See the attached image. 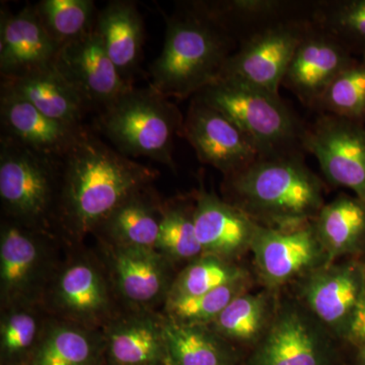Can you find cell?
<instances>
[{
	"instance_id": "1",
	"label": "cell",
	"mask_w": 365,
	"mask_h": 365,
	"mask_svg": "<svg viewBox=\"0 0 365 365\" xmlns=\"http://www.w3.org/2000/svg\"><path fill=\"white\" fill-rule=\"evenodd\" d=\"M60 163L55 230L68 246L83 245L120 204L160 175L103 143L86 126Z\"/></svg>"
},
{
	"instance_id": "2",
	"label": "cell",
	"mask_w": 365,
	"mask_h": 365,
	"mask_svg": "<svg viewBox=\"0 0 365 365\" xmlns=\"http://www.w3.org/2000/svg\"><path fill=\"white\" fill-rule=\"evenodd\" d=\"M223 198L262 227L292 228L314 222L325 205V185L304 153L259 158L225 176Z\"/></svg>"
},
{
	"instance_id": "3",
	"label": "cell",
	"mask_w": 365,
	"mask_h": 365,
	"mask_svg": "<svg viewBox=\"0 0 365 365\" xmlns=\"http://www.w3.org/2000/svg\"><path fill=\"white\" fill-rule=\"evenodd\" d=\"M165 21V43L151 64L150 86L170 100L194 97L220 78L239 44L199 1L178 4Z\"/></svg>"
},
{
	"instance_id": "4",
	"label": "cell",
	"mask_w": 365,
	"mask_h": 365,
	"mask_svg": "<svg viewBox=\"0 0 365 365\" xmlns=\"http://www.w3.org/2000/svg\"><path fill=\"white\" fill-rule=\"evenodd\" d=\"M182 123L179 108L150 86H132L96 120L98 130L125 157L148 158L175 173L174 141Z\"/></svg>"
},
{
	"instance_id": "5",
	"label": "cell",
	"mask_w": 365,
	"mask_h": 365,
	"mask_svg": "<svg viewBox=\"0 0 365 365\" xmlns=\"http://www.w3.org/2000/svg\"><path fill=\"white\" fill-rule=\"evenodd\" d=\"M196 97L237 124L252 139L261 158L304 153L306 124L280 95L237 79L220 78Z\"/></svg>"
},
{
	"instance_id": "6",
	"label": "cell",
	"mask_w": 365,
	"mask_h": 365,
	"mask_svg": "<svg viewBox=\"0 0 365 365\" xmlns=\"http://www.w3.org/2000/svg\"><path fill=\"white\" fill-rule=\"evenodd\" d=\"M60 158L40 155L6 137L0 139L2 218L21 227L56 234Z\"/></svg>"
},
{
	"instance_id": "7",
	"label": "cell",
	"mask_w": 365,
	"mask_h": 365,
	"mask_svg": "<svg viewBox=\"0 0 365 365\" xmlns=\"http://www.w3.org/2000/svg\"><path fill=\"white\" fill-rule=\"evenodd\" d=\"M48 287L42 306L53 318L104 330L123 307L100 254L69 246Z\"/></svg>"
},
{
	"instance_id": "8",
	"label": "cell",
	"mask_w": 365,
	"mask_h": 365,
	"mask_svg": "<svg viewBox=\"0 0 365 365\" xmlns=\"http://www.w3.org/2000/svg\"><path fill=\"white\" fill-rule=\"evenodd\" d=\"M54 234L2 220L0 230V300L1 309L42 304L59 267V244Z\"/></svg>"
},
{
	"instance_id": "9",
	"label": "cell",
	"mask_w": 365,
	"mask_h": 365,
	"mask_svg": "<svg viewBox=\"0 0 365 365\" xmlns=\"http://www.w3.org/2000/svg\"><path fill=\"white\" fill-rule=\"evenodd\" d=\"M334 339L299 300L278 302L272 323L247 365H334Z\"/></svg>"
},
{
	"instance_id": "10",
	"label": "cell",
	"mask_w": 365,
	"mask_h": 365,
	"mask_svg": "<svg viewBox=\"0 0 365 365\" xmlns=\"http://www.w3.org/2000/svg\"><path fill=\"white\" fill-rule=\"evenodd\" d=\"M295 284L300 304L335 339L344 341L365 287L364 259L325 264Z\"/></svg>"
},
{
	"instance_id": "11",
	"label": "cell",
	"mask_w": 365,
	"mask_h": 365,
	"mask_svg": "<svg viewBox=\"0 0 365 365\" xmlns=\"http://www.w3.org/2000/svg\"><path fill=\"white\" fill-rule=\"evenodd\" d=\"M98 242L120 304L124 309L157 311L165 306L177 266L155 249L125 248Z\"/></svg>"
},
{
	"instance_id": "12",
	"label": "cell",
	"mask_w": 365,
	"mask_h": 365,
	"mask_svg": "<svg viewBox=\"0 0 365 365\" xmlns=\"http://www.w3.org/2000/svg\"><path fill=\"white\" fill-rule=\"evenodd\" d=\"M302 148L316 157L327 181L365 201V125L319 114L306 124Z\"/></svg>"
},
{
	"instance_id": "13",
	"label": "cell",
	"mask_w": 365,
	"mask_h": 365,
	"mask_svg": "<svg viewBox=\"0 0 365 365\" xmlns=\"http://www.w3.org/2000/svg\"><path fill=\"white\" fill-rule=\"evenodd\" d=\"M251 253L264 289L274 294L328 264L313 222L292 228L261 225Z\"/></svg>"
},
{
	"instance_id": "14",
	"label": "cell",
	"mask_w": 365,
	"mask_h": 365,
	"mask_svg": "<svg viewBox=\"0 0 365 365\" xmlns=\"http://www.w3.org/2000/svg\"><path fill=\"white\" fill-rule=\"evenodd\" d=\"M311 24L312 20L284 21L245 41L228 58L218 79H237L279 95L290 62Z\"/></svg>"
},
{
	"instance_id": "15",
	"label": "cell",
	"mask_w": 365,
	"mask_h": 365,
	"mask_svg": "<svg viewBox=\"0 0 365 365\" xmlns=\"http://www.w3.org/2000/svg\"><path fill=\"white\" fill-rule=\"evenodd\" d=\"M181 135L201 163L223 176L246 169L261 158L252 139L237 124L196 96L184 118Z\"/></svg>"
},
{
	"instance_id": "16",
	"label": "cell",
	"mask_w": 365,
	"mask_h": 365,
	"mask_svg": "<svg viewBox=\"0 0 365 365\" xmlns=\"http://www.w3.org/2000/svg\"><path fill=\"white\" fill-rule=\"evenodd\" d=\"M54 66L78 91L88 109H104L134 86L122 78L95 28L60 47Z\"/></svg>"
},
{
	"instance_id": "17",
	"label": "cell",
	"mask_w": 365,
	"mask_h": 365,
	"mask_svg": "<svg viewBox=\"0 0 365 365\" xmlns=\"http://www.w3.org/2000/svg\"><path fill=\"white\" fill-rule=\"evenodd\" d=\"M355 58L339 41L312 21L290 62L282 86L292 91L302 104L314 110L336 76Z\"/></svg>"
},
{
	"instance_id": "18",
	"label": "cell",
	"mask_w": 365,
	"mask_h": 365,
	"mask_svg": "<svg viewBox=\"0 0 365 365\" xmlns=\"http://www.w3.org/2000/svg\"><path fill=\"white\" fill-rule=\"evenodd\" d=\"M194 222L203 255L239 262L251 252L259 227L245 211L201 186L193 193Z\"/></svg>"
},
{
	"instance_id": "19",
	"label": "cell",
	"mask_w": 365,
	"mask_h": 365,
	"mask_svg": "<svg viewBox=\"0 0 365 365\" xmlns=\"http://www.w3.org/2000/svg\"><path fill=\"white\" fill-rule=\"evenodd\" d=\"M103 333L107 365H172L163 313L123 307Z\"/></svg>"
},
{
	"instance_id": "20",
	"label": "cell",
	"mask_w": 365,
	"mask_h": 365,
	"mask_svg": "<svg viewBox=\"0 0 365 365\" xmlns=\"http://www.w3.org/2000/svg\"><path fill=\"white\" fill-rule=\"evenodd\" d=\"M59 49L46 32L34 4H26L16 14L1 9V78H19L54 66Z\"/></svg>"
},
{
	"instance_id": "21",
	"label": "cell",
	"mask_w": 365,
	"mask_h": 365,
	"mask_svg": "<svg viewBox=\"0 0 365 365\" xmlns=\"http://www.w3.org/2000/svg\"><path fill=\"white\" fill-rule=\"evenodd\" d=\"M0 121L1 137L53 158L63 157L85 127H72L53 120L4 90L0 91Z\"/></svg>"
},
{
	"instance_id": "22",
	"label": "cell",
	"mask_w": 365,
	"mask_h": 365,
	"mask_svg": "<svg viewBox=\"0 0 365 365\" xmlns=\"http://www.w3.org/2000/svg\"><path fill=\"white\" fill-rule=\"evenodd\" d=\"M237 43L288 21L312 20L316 1L304 0H211L199 1Z\"/></svg>"
},
{
	"instance_id": "23",
	"label": "cell",
	"mask_w": 365,
	"mask_h": 365,
	"mask_svg": "<svg viewBox=\"0 0 365 365\" xmlns=\"http://www.w3.org/2000/svg\"><path fill=\"white\" fill-rule=\"evenodd\" d=\"M163 201L153 185L139 190L98 225L93 237L113 246L157 250Z\"/></svg>"
},
{
	"instance_id": "24",
	"label": "cell",
	"mask_w": 365,
	"mask_h": 365,
	"mask_svg": "<svg viewBox=\"0 0 365 365\" xmlns=\"http://www.w3.org/2000/svg\"><path fill=\"white\" fill-rule=\"evenodd\" d=\"M1 90L23 98L53 120L72 127L83 126L88 108L55 66L19 78H1Z\"/></svg>"
},
{
	"instance_id": "25",
	"label": "cell",
	"mask_w": 365,
	"mask_h": 365,
	"mask_svg": "<svg viewBox=\"0 0 365 365\" xmlns=\"http://www.w3.org/2000/svg\"><path fill=\"white\" fill-rule=\"evenodd\" d=\"M95 29L122 78L133 86L144 43L143 19L135 2L110 1L98 11Z\"/></svg>"
},
{
	"instance_id": "26",
	"label": "cell",
	"mask_w": 365,
	"mask_h": 365,
	"mask_svg": "<svg viewBox=\"0 0 365 365\" xmlns=\"http://www.w3.org/2000/svg\"><path fill=\"white\" fill-rule=\"evenodd\" d=\"M328 263L365 258V201L341 194L326 203L313 222Z\"/></svg>"
},
{
	"instance_id": "27",
	"label": "cell",
	"mask_w": 365,
	"mask_h": 365,
	"mask_svg": "<svg viewBox=\"0 0 365 365\" xmlns=\"http://www.w3.org/2000/svg\"><path fill=\"white\" fill-rule=\"evenodd\" d=\"M106 345L103 330L50 317L26 365H104Z\"/></svg>"
},
{
	"instance_id": "28",
	"label": "cell",
	"mask_w": 365,
	"mask_h": 365,
	"mask_svg": "<svg viewBox=\"0 0 365 365\" xmlns=\"http://www.w3.org/2000/svg\"><path fill=\"white\" fill-rule=\"evenodd\" d=\"M165 332L172 365H242L237 347L208 326L187 325L165 316Z\"/></svg>"
},
{
	"instance_id": "29",
	"label": "cell",
	"mask_w": 365,
	"mask_h": 365,
	"mask_svg": "<svg viewBox=\"0 0 365 365\" xmlns=\"http://www.w3.org/2000/svg\"><path fill=\"white\" fill-rule=\"evenodd\" d=\"M276 294L267 289L255 294L249 290L232 300L208 327L235 347L254 348L272 323L278 306Z\"/></svg>"
},
{
	"instance_id": "30",
	"label": "cell",
	"mask_w": 365,
	"mask_h": 365,
	"mask_svg": "<svg viewBox=\"0 0 365 365\" xmlns=\"http://www.w3.org/2000/svg\"><path fill=\"white\" fill-rule=\"evenodd\" d=\"M193 194L163 201L157 250L175 266L187 265L202 256L194 222Z\"/></svg>"
},
{
	"instance_id": "31",
	"label": "cell",
	"mask_w": 365,
	"mask_h": 365,
	"mask_svg": "<svg viewBox=\"0 0 365 365\" xmlns=\"http://www.w3.org/2000/svg\"><path fill=\"white\" fill-rule=\"evenodd\" d=\"M42 304L1 309L0 355L2 365H26L50 319Z\"/></svg>"
},
{
	"instance_id": "32",
	"label": "cell",
	"mask_w": 365,
	"mask_h": 365,
	"mask_svg": "<svg viewBox=\"0 0 365 365\" xmlns=\"http://www.w3.org/2000/svg\"><path fill=\"white\" fill-rule=\"evenodd\" d=\"M249 277L251 274L239 262L202 255L177 273L168 299L197 297Z\"/></svg>"
},
{
	"instance_id": "33",
	"label": "cell",
	"mask_w": 365,
	"mask_h": 365,
	"mask_svg": "<svg viewBox=\"0 0 365 365\" xmlns=\"http://www.w3.org/2000/svg\"><path fill=\"white\" fill-rule=\"evenodd\" d=\"M312 21L353 56H365V0H318Z\"/></svg>"
},
{
	"instance_id": "34",
	"label": "cell",
	"mask_w": 365,
	"mask_h": 365,
	"mask_svg": "<svg viewBox=\"0 0 365 365\" xmlns=\"http://www.w3.org/2000/svg\"><path fill=\"white\" fill-rule=\"evenodd\" d=\"M36 13L59 47L93 30L98 11L93 0H41Z\"/></svg>"
},
{
	"instance_id": "35",
	"label": "cell",
	"mask_w": 365,
	"mask_h": 365,
	"mask_svg": "<svg viewBox=\"0 0 365 365\" xmlns=\"http://www.w3.org/2000/svg\"><path fill=\"white\" fill-rule=\"evenodd\" d=\"M314 111L365 122V56L356 57L341 71L319 98Z\"/></svg>"
},
{
	"instance_id": "36",
	"label": "cell",
	"mask_w": 365,
	"mask_h": 365,
	"mask_svg": "<svg viewBox=\"0 0 365 365\" xmlns=\"http://www.w3.org/2000/svg\"><path fill=\"white\" fill-rule=\"evenodd\" d=\"M252 278L215 288L206 294L184 299H168L163 314L178 323L208 326L240 295L249 292Z\"/></svg>"
},
{
	"instance_id": "37",
	"label": "cell",
	"mask_w": 365,
	"mask_h": 365,
	"mask_svg": "<svg viewBox=\"0 0 365 365\" xmlns=\"http://www.w3.org/2000/svg\"><path fill=\"white\" fill-rule=\"evenodd\" d=\"M344 342L355 349L365 345V287Z\"/></svg>"
},
{
	"instance_id": "38",
	"label": "cell",
	"mask_w": 365,
	"mask_h": 365,
	"mask_svg": "<svg viewBox=\"0 0 365 365\" xmlns=\"http://www.w3.org/2000/svg\"><path fill=\"white\" fill-rule=\"evenodd\" d=\"M356 364L365 365V345L356 349Z\"/></svg>"
},
{
	"instance_id": "39",
	"label": "cell",
	"mask_w": 365,
	"mask_h": 365,
	"mask_svg": "<svg viewBox=\"0 0 365 365\" xmlns=\"http://www.w3.org/2000/svg\"><path fill=\"white\" fill-rule=\"evenodd\" d=\"M364 260L365 261V258L364 259Z\"/></svg>"
},
{
	"instance_id": "40",
	"label": "cell",
	"mask_w": 365,
	"mask_h": 365,
	"mask_svg": "<svg viewBox=\"0 0 365 365\" xmlns=\"http://www.w3.org/2000/svg\"><path fill=\"white\" fill-rule=\"evenodd\" d=\"M364 125H365V122H364Z\"/></svg>"
}]
</instances>
